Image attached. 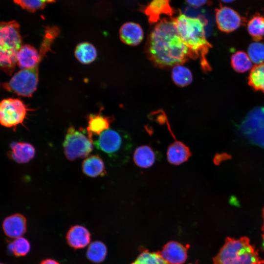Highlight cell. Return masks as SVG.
<instances>
[{
    "label": "cell",
    "instance_id": "cell-25",
    "mask_svg": "<svg viewBox=\"0 0 264 264\" xmlns=\"http://www.w3.org/2000/svg\"><path fill=\"white\" fill-rule=\"evenodd\" d=\"M231 65L233 69L239 73L245 72L252 66L248 55L242 51H238L231 55Z\"/></svg>",
    "mask_w": 264,
    "mask_h": 264
},
{
    "label": "cell",
    "instance_id": "cell-31",
    "mask_svg": "<svg viewBox=\"0 0 264 264\" xmlns=\"http://www.w3.org/2000/svg\"><path fill=\"white\" fill-rule=\"evenodd\" d=\"M248 55L254 64H260L264 62V44L254 42L248 47Z\"/></svg>",
    "mask_w": 264,
    "mask_h": 264
},
{
    "label": "cell",
    "instance_id": "cell-16",
    "mask_svg": "<svg viewBox=\"0 0 264 264\" xmlns=\"http://www.w3.org/2000/svg\"><path fill=\"white\" fill-rule=\"evenodd\" d=\"M67 243L75 249L83 248L90 242V234L85 227L76 225L71 226L66 236Z\"/></svg>",
    "mask_w": 264,
    "mask_h": 264
},
{
    "label": "cell",
    "instance_id": "cell-20",
    "mask_svg": "<svg viewBox=\"0 0 264 264\" xmlns=\"http://www.w3.org/2000/svg\"><path fill=\"white\" fill-rule=\"evenodd\" d=\"M82 171L86 176L95 177L106 175L104 162L102 159L96 154L90 155L82 163Z\"/></svg>",
    "mask_w": 264,
    "mask_h": 264
},
{
    "label": "cell",
    "instance_id": "cell-1",
    "mask_svg": "<svg viewBox=\"0 0 264 264\" xmlns=\"http://www.w3.org/2000/svg\"><path fill=\"white\" fill-rule=\"evenodd\" d=\"M146 49L149 59L160 67L182 64L191 58L173 17L165 18L156 22L148 37Z\"/></svg>",
    "mask_w": 264,
    "mask_h": 264
},
{
    "label": "cell",
    "instance_id": "cell-23",
    "mask_svg": "<svg viewBox=\"0 0 264 264\" xmlns=\"http://www.w3.org/2000/svg\"><path fill=\"white\" fill-rule=\"evenodd\" d=\"M172 78L174 83L179 87H185L192 82L193 75L187 67L178 64L173 66Z\"/></svg>",
    "mask_w": 264,
    "mask_h": 264
},
{
    "label": "cell",
    "instance_id": "cell-17",
    "mask_svg": "<svg viewBox=\"0 0 264 264\" xmlns=\"http://www.w3.org/2000/svg\"><path fill=\"white\" fill-rule=\"evenodd\" d=\"M10 158L19 163H26L32 160L35 154V149L27 142H13L10 145Z\"/></svg>",
    "mask_w": 264,
    "mask_h": 264
},
{
    "label": "cell",
    "instance_id": "cell-33",
    "mask_svg": "<svg viewBox=\"0 0 264 264\" xmlns=\"http://www.w3.org/2000/svg\"><path fill=\"white\" fill-rule=\"evenodd\" d=\"M40 264H60L58 262L51 259L43 260Z\"/></svg>",
    "mask_w": 264,
    "mask_h": 264
},
{
    "label": "cell",
    "instance_id": "cell-27",
    "mask_svg": "<svg viewBox=\"0 0 264 264\" xmlns=\"http://www.w3.org/2000/svg\"><path fill=\"white\" fill-rule=\"evenodd\" d=\"M59 32V29L56 26H47L46 27L44 40L39 52L42 59L50 50L53 42L58 36Z\"/></svg>",
    "mask_w": 264,
    "mask_h": 264
},
{
    "label": "cell",
    "instance_id": "cell-2",
    "mask_svg": "<svg viewBox=\"0 0 264 264\" xmlns=\"http://www.w3.org/2000/svg\"><path fill=\"white\" fill-rule=\"evenodd\" d=\"M174 21L179 37L189 49L191 57H199L202 69L209 71L211 67L206 56L211 45L206 37L207 21L203 18L191 17L180 12Z\"/></svg>",
    "mask_w": 264,
    "mask_h": 264
},
{
    "label": "cell",
    "instance_id": "cell-30",
    "mask_svg": "<svg viewBox=\"0 0 264 264\" xmlns=\"http://www.w3.org/2000/svg\"><path fill=\"white\" fill-rule=\"evenodd\" d=\"M13 1L22 8L31 12H35L44 9L48 4L54 2L56 0H13Z\"/></svg>",
    "mask_w": 264,
    "mask_h": 264
},
{
    "label": "cell",
    "instance_id": "cell-21",
    "mask_svg": "<svg viewBox=\"0 0 264 264\" xmlns=\"http://www.w3.org/2000/svg\"><path fill=\"white\" fill-rule=\"evenodd\" d=\"M76 59L83 64H88L93 62L97 57L95 47L88 42L79 44L74 51Z\"/></svg>",
    "mask_w": 264,
    "mask_h": 264
},
{
    "label": "cell",
    "instance_id": "cell-11",
    "mask_svg": "<svg viewBox=\"0 0 264 264\" xmlns=\"http://www.w3.org/2000/svg\"><path fill=\"white\" fill-rule=\"evenodd\" d=\"M151 23L157 22L161 16L172 17L176 10L171 5V0H152L141 9Z\"/></svg>",
    "mask_w": 264,
    "mask_h": 264
},
{
    "label": "cell",
    "instance_id": "cell-7",
    "mask_svg": "<svg viewBox=\"0 0 264 264\" xmlns=\"http://www.w3.org/2000/svg\"><path fill=\"white\" fill-rule=\"evenodd\" d=\"M39 81L38 66L32 68L22 69L16 73L10 80L3 84L8 91L19 96L31 97L37 89Z\"/></svg>",
    "mask_w": 264,
    "mask_h": 264
},
{
    "label": "cell",
    "instance_id": "cell-34",
    "mask_svg": "<svg viewBox=\"0 0 264 264\" xmlns=\"http://www.w3.org/2000/svg\"><path fill=\"white\" fill-rule=\"evenodd\" d=\"M263 226H262V232H263V234H262V239H263L262 245H263V249L264 250V209L263 210Z\"/></svg>",
    "mask_w": 264,
    "mask_h": 264
},
{
    "label": "cell",
    "instance_id": "cell-14",
    "mask_svg": "<svg viewBox=\"0 0 264 264\" xmlns=\"http://www.w3.org/2000/svg\"><path fill=\"white\" fill-rule=\"evenodd\" d=\"M121 40L125 44L135 46L139 44L144 38V32L141 26L134 22L124 23L120 28Z\"/></svg>",
    "mask_w": 264,
    "mask_h": 264
},
{
    "label": "cell",
    "instance_id": "cell-32",
    "mask_svg": "<svg viewBox=\"0 0 264 264\" xmlns=\"http://www.w3.org/2000/svg\"><path fill=\"white\" fill-rule=\"evenodd\" d=\"M187 3L193 7H199L206 4L208 0H185Z\"/></svg>",
    "mask_w": 264,
    "mask_h": 264
},
{
    "label": "cell",
    "instance_id": "cell-12",
    "mask_svg": "<svg viewBox=\"0 0 264 264\" xmlns=\"http://www.w3.org/2000/svg\"><path fill=\"white\" fill-rule=\"evenodd\" d=\"M42 59L40 53L30 44L22 45L16 56L17 65L22 69L37 66Z\"/></svg>",
    "mask_w": 264,
    "mask_h": 264
},
{
    "label": "cell",
    "instance_id": "cell-5",
    "mask_svg": "<svg viewBox=\"0 0 264 264\" xmlns=\"http://www.w3.org/2000/svg\"><path fill=\"white\" fill-rule=\"evenodd\" d=\"M22 43L18 22H0V68L8 75H11L15 69L16 56Z\"/></svg>",
    "mask_w": 264,
    "mask_h": 264
},
{
    "label": "cell",
    "instance_id": "cell-10",
    "mask_svg": "<svg viewBox=\"0 0 264 264\" xmlns=\"http://www.w3.org/2000/svg\"><path fill=\"white\" fill-rule=\"evenodd\" d=\"M189 247V244L184 245L176 241H170L161 251L157 252L170 264H183L187 258V251Z\"/></svg>",
    "mask_w": 264,
    "mask_h": 264
},
{
    "label": "cell",
    "instance_id": "cell-3",
    "mask_svg": "<svg viewBox=\"0 0 264 264\" xmlns=\"http://www.w3.org/2000/svg\"><path fill=\"white\" fill-rule=\"evenodd\" d=\"M213 264H264L258 250L245 236L238 239L227 237L218 253L213 258Z\"/></svg>",
    "mask_w": 264,
    "mask_h": 264
},
{
    "label": "cell",
    "instance_id": "cell-35",
    "mask_svg": "<svg viewBox=\"0 0 264 264\" xmlns=\"http://www.w3.org/2000/svg\"><path fill=\"white\" fill-rule=\"evenodd\" d=\"M220 0L225 3H230V2L234 1L235 0Z\"/></svg>",
    "mask_w": 264,
    "mask_h": 264
},
{
    "label": "cell",
    "instance_id": "cell-26",
    "mask_svg": "<svg viewBox=\"0 0 264 264\" xmlns=\"http://www.w3.org/2000/svg\"><path fill=\"white\" fill-rule=\"evenodd\" d=\"M107 253L106 245L101 242L95 241L89 245L87 251V257L92 262L99 263L105 260Z\"/></svg>",
    "mask_w": 264,
    "mask_h": 264
},
{
    "label": "cell",
    "instance_id": "cell-18",
    "mask_svg": "<svg viewBox=\"0 0 264 264\" xmlns=\"http://www.w3.org/2000/svg\"><path fill=\"white\" fill-rule=\"evenodd\" d=\"M159 154L152 147L143 145L137 148L133 154L135 164L138 166L147 168L152 166L159 158Z\"/></svg>",
    "mask_w": 264,
    "mask_h": 264
},
{
    "label": "cell",
    "instance_id": "cell-6",
    "mask_svg": "<svg viewBox=\"0 0 264 264\" xmlns=\"http://www.w3.org/2000/svg\"><path fill=\"white\" fill-rule=\"evenodd\" d=\"M93 142L84 130L70 127L65 137L63 146L67 159L73 161L87 157L93 150Z\"/></svg>",
    "mask_w": 264,
    "mask_h": 264
},
{
    "label": "cell",
    "instance_id": "cell-19",
    "mask_svg": "<svg viewBox=\"0 0 264 264\" xmlns=\"http://www.w3.org/2000/svg\"><path fill=\"white\" fill-rule=\"evenodd\" d=\"M191 155L189 148L180 141L174 142L167 149V159L170 163L175 165H178L186 162Z\"/></svg>",
    "mask_w": 264,
    "mask_h": 264
},
{
    "label": "cell",
    "instance_id": "cell-15",
    "mask_svg": "<svg viewBox=\"0 0 264 264\" xmlns=\"http://www.w3.org/2000/svg\"><path fill=\"white\" fill-rule=\"evenodd\" d=\"M113 119L101 114H90L88 116L87 131L90 139L93 142L94 136H99L102 132L109 129Z\"/></svg>",
    "mask_w": 264,
    "mask_h": 264
},
{
    "label": "cell",
    "instance_id": "cell-24",
    "mask_svg": "<svg viewBox=\"0 0 264 264\" xmlns=\"http://www.w3.org/2000/svg\"><path fill=\"white\" fill-rule=\"evenodd\" d=\"M247 29L255 42H259L264 37V17L256 14L248 21Z\"/></svg>",
    "mask_w": 264,
    "mask_h": 264
},
{
    "label": "cell",
    "instance_id": "cell-28",
    "mask_svg": "<svg viewBox=\"0 0 264 264\" xmlns=\"http://www.w3.org/2000/svg\"><path fill=\"white\" fill-rule=\"evenodd\" d=\"M131 264H170L165 261L157 252L143 249L136 260Z\"/></svg>",
    "mask_w": 264,
    "mask_h": 264
},
{
    "label": "cell",
    "instance_id": "cell-36",
    "mask_svg": "<svg viewBox=\"0 0 264 264\" xmlns=\"http://www.w3.org/2000/svg\"><path fill=\"white\" fill-rule=\"evenodd\" d=\"M0 264H4L0 263Z\"/></svg>",
    "mask_w": 264,
    "mask_h": 264
},
{
    "label": "cell",
    "instance_id": "cell-8",
    "mask_svg": "<svg viewBox=\"0 0 264 264\" xmlns=\"http://www.w3.org/2000/svg\"><path fill=\"white\" fill-rule=\"evenodd\" d=\"M27 110L25 104L18 99H3L0 102V124L7 128L22 124Z\"/></svg>",
    "mask_w": 264,
    "mask_h": 264
},
{
    "label": "cell",
    "instance_id": "cell-22",
    "mask_svg": "<svg viewBox=\"0 0 264 264\" xmlns=\"http://www.w3.org/2000/svg\"><path fill=\"white\" fill-rule=\"evenodd\" d=\"M248 84L255 91L264 93V62L251 68L248 77Z\"/></svg>",
    "mask_w": 264,
    "mask_h": 264
},
{
    "label": "cell",
    "instance_id": "cell-4",
    "mask_svg": "<svg viewBox=\"0 0 264 264\" xmlns=\"http://www.w3.org/2000/svg\"><path fill=\"white\" fill-rule=\"evenodd\" d=\"M93 143L115 165L128 161L132 147L131 138L127 132L109 129L102 132Z\"/></svg>",
    "mask_w": 264,
    "mask_h": 264
},
{
    "label": "cell",
    "instance_id": "cell-9",
    "mask_svg": "<svg viewBox=\"0 0 264 264\" xmlns=\"http://www.w3.org/2000/svg\"><path fill=\"white\" fill-rule=\"evenodd\" d=\"M215 20L219 30L227 33L237 29L244 21L238 12L225 6L216 9Z\"/></svg>",
    "mask_w": 264,
    "mask_h": 264
},
{
    "label": "cell",
    "instance_id": "cell-29",
    "mask_svg": "<svg viewBox=\"0 0 264 264\" xmlns=\"http://www.w3.org/2000/svg\"><path fill=\"white\" fill-rule=\"evenodd\" d=\"M8 249L15 256H24L29 252L30 244L26 239L19 237L9 244Z\"/></svg>",
    "mask_w": 264,
    "mask_h": 264
},
{
    "label": "cell",
    "instance_id": "cell-13",
    "mask_svg": "<svg viewBox=\"0 0 264 264\" xmlns=\"http://www.w3.org/2000/svg\"><path fill=\"white\" fill-rule=\"evenodd\" d=\"M5 234L11 238H18L26 231V220L20 214H15L6 218L2 223Z\"/></svg>",
    "mask_w": 264,
    "mask_h": 264
}]
</instances>
